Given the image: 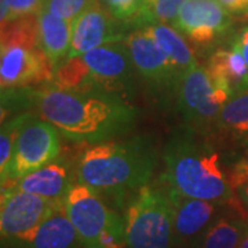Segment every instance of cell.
<instances>
[{"label":"cell","mask_w":248,"mask_h":248,"mask_svg":"<svg viewBox=\"0 0 248 248\" xmlns=\"http://www.w3.org/2000/svg\"><path fill=\"white\" fill-rule=\"evenodd\" d=\"M42 119L75 142L108 141L125 133L137 112L122 94L99 90H63L50 84L36 95Z\"/></svg>","instance_id":"1"},{"label":"cell","mask_w":248,"mask_h":248,"mask_svg":"<svg viewBox=\"0 0 248 248\" xmlns=\"http://www.w3.org/2000/svg\"><path fill=\"white\" fill-rule=\"evenodd\" d=\"M161 184L177 193L219 204L233 200L231 178L222 169L221 156L210 142L192 134L172 137L164 148Z\"/></svg>","instance_id":"2"},{"label":"cell","mask_w":248,"mask_h":248,"mask_svg":"<svg viewBox=\"0 0 248 248\" xmlns=\"http://www.w3.org/2000/svg\"><path fill=\"white\" fill-rule=\"evenodd\" d=\"M156 166L151 142L135 137L128 141H104L87 148L78 161V181L99 193L123 196L148 185Z\"/></svg>","instance_id":"3"},{"label":"cell","mask_w":248,"mask_h":248,"mask_svg":"<svg viewBox=\"0 0 248 248\" xmlns=\"http://www.w3.org/2000/svg\"><path fill=\"white\" fill-rule=\"evenodd\" d=\"M134 71L127 46L112 43L66 58L55 68L51 84L63 90H99L120 94L131 83Z\"/></svg>","instance_id":"4"},{"label":"cell","mask_w":248,"mask_h":248,"mask_svg":"<svg viewBox=\"0 0 248 248\" xmlns=\"http://www.w3.org/2000/svg\"><path fill=\"white\" fill-rule=\"evenodd\" d=\"M128 248H170L174 243L172 207L167 189L145 185L137 190L125 208Z\"/></svg>","instance_id":"5"},{"label":"cell","mask_w":248,"mask_h":248,"mask_svg":"<svg viewBox=\"0 0 248 248\" xmlns=\"http://www.w3.org/2000/svg\"><path fill=\"white\" fill-rule=\"evenodd\" d=\"M178 108L192 127L215 124L232 98L229 90L217 83L207 66H196L181 78L177 87Z\"/></svg>","instance_id":"6"},{"label":"cell","mask_w":248,"mask_h":248,"mask_svg":"<svg viewBox=\"0 0 248 248\" xmlns=\"http://www.w3.org/2000/svg\"><path fill=\"white\" fill-rule=\"evenodd\" d=\"M60 131L45 119L37 120L31 116L22 125L14 146L9 177L1 185H7L25 177L60 155Z\"/></svg>","instance_id":"7"},{"label":"cell","mask_w":248,"mask_h":248,"mask_svg":"<svg viewBox=\"0 0 248 248\" xmlns=\"http://www.w3.org/2000/svg\"><path fill=\"white\" fill-rule=\"evenodd\" d=\"M63 207V200H50L14 187L1 189L0 233L3 241L27 236L50 215Z\"/></svg>","instance_id":"8"},{"label":"cell","mask_w":248,"mask_h":248,"mask_svg":"<svg viewBox=\"0 0 248 248\" xmlns=\"http://www.w3.org/2000/svg\"><path fill=\"white\" fill-rule=\"evenodd\" d=\"M63 208L79 234L83 248H95L101 234L117 214L105 204L99 192L79 181L73 182L68 190Z\"/></svg>","instance_id":"9"},{"label":"cell","mask_w":248,"mask_h":248,"mask_svg":"<svg viewBox=\"0 0 248 248\" xmlns=\"http://www.w3.org/2000/svg\"><path fill=\"white\" fill-rule=\"evenodd\" d=\"M54 68L40 46L0 43L1 90L53 81Z\"/></svg>","instance_id":"10"},{"label":"cell","mask_w":248,"mask_h":248,"mask_svg":"<svg viewBox=\"0 0 248 248\" xmlns=\"http://www.w3.org/2000/svg\"><path fill=\"white\" fill-rule=\"evenodd\" d=\"M124 45L127 46L135 71L143 79L160 89H177L184 76L182 72L142 28L127 36Z\"/></svg>","instance_id":"11"},{"label":"cell","mask_w":248,"mask_h":248,"mask_svg":"<svg viewBox=\"0 0 248 248\" xmlns=\"http://www.w3.org/2000/svg\"><path fill=\"white\" fill-rule=\"evenodd\" d=\"M229 11L218 0H186L174 27L193 43L205 45L231 27Z\"/></svg>","instance_id":"12"},{"label":"cell","mask_w":248,"mask_h":248,"mask_svg":"<svg viewBox=\"0 0 248 248\" xmlns=\"http://www.w3.org/2000/svg\"><path fill=\"white\" fill-rule=\"evenodd\" d=\"M116 19L97 0L72 22V43L68 58L122 40L123 36L119 32Z\"/></svg>","instance_id":"13"},{"label":"cell","mask_w":248,"mask_h":248,"mask_svg":"<svg viewBox=\"0 0 248 248\" xmlns=\"http://www.w3.org/2000/svg\"><path fill=\"white\" fill-rule=\"evenodd\" d=\"M172 207L174 221V243L184 244L200 239L205 229L219 218L222 207L226 204L214 203L200 199H192L177 193L164 185Z\"/></svg>","instance_id":"14"},{"label":"cell","mask_w":248,"mask_h":248,"mask_svg":"<svg viewBox=\"0 0 248 248\" xmlns=\"http://www.w3.org/2000/svg\"><path fill=\"white\" fill-rule=\"evenodd\" d=\"M72 185L73 182L69 166L61 160H53L51 163L29 172L13 184L1 185V189L14 187L50 200H63Z\"/></svg>","instance_id":"15"},{"label":"cell","mask_w":248,"mask_h":248,"mask_svg":"<svg viewBox=\"0 0 248 248\" xmlns=\"http://www.w3.org/2000/svg\"><path fill=\"white\" fill-rule=\"evenodd\" d=\"M9 244L14 248H83L63 207L42 222L35 231Z\"/></svg>","instance_id":"16"},{"label":"cell","mask_w":248,"mask_h":248,"mask_svg":"<svg viewBox=\"0 0 248 248\" xmlns=\"http://www.w3.org/2000/svg\"><path fill=\"white\" fill-rule=\"evenodd\" d=\"M39 46L51 62L54 71L71 51L72 22L43 10L39 16Z\"/></svg>","instance_id":"17"},{"label":"cell","mask_w":248,"mask_h":248,"mask_svg":"<svg viewBox=\"0 0 248 248\" xmlns=\"http://www.w3.org/2000/svg\"><path fill=\"white\" fill-rule=\"evenodd\" d=\"M207 69L213 79L229 90L232 97L248 90V65L237 48L217 50L210 57Z\"/></svg>","instance_id":"18"},{"label":"cell","mask_w":248,"mask_h":248,"mask_svg":"<svg viewBox=\"0 0 248 248\" xmlns=\"http://www.w3.org/2000/svg\"><path fill=\"white\" fill-rule=\"evenodd\" d=\"M142 29L172 60L178 69L182 72V75L199 66L192 48L187 46L185 39L175 28H170L166 24H151L143 25Z\"/></svg>","instance_id":"19"},{"label":"cell","mask_w":248,"mask_h":248,"mask_svg":"<svg viewBox=\"0 0 248 248\" xmlns=\"http://www.w3.org/2000/svg\"><path fill=\"white\" fill-rule=\"evenodd\" d=\"M247 231L243 219L221 215L202 234L197 248H237Z\"/></svg>","instance_id":"20"},{"label":"cell","mask_w":248,"mask_h":248,"mask_svg":"<svg viewBox=\"0 0 248 248\" xmlns=\"http://www.w3.org/2000/svg\"><path fill=\"white\" fill-rule=\"evenodd\" d=\"M214 125L236 141L248 142V90L228 101Z\"/></svg>","instance_id":"21"},{"label":"cell","mask_w":248,"mask_h":248,"mask_svg":"<svg viewBox=\"0 0 248 248\" xmlns=\"http://www.w3.org/2000/svg\"><path fill=\"white\" fill-rule=\"evenodd\" d=\"M31 116L32 115H29V113L14 116L11 120L1 124V133H0V178H1V182H4L9 177L10 164H11V157H13V152H14L16 142H17L18 134Z\"/></svg>","instance_id":"22"},{"label":"cell","mask_w":248,"mask_h":248,"mask_svg":"<svg viewBox=\"0 0 248 248\" xmlns=\"http://www.w3.org/2000/svg\"><path fill=\"white\" fill-rule=\"evenodd\" d=\"M185 1L186 0H143L137 22H141L142 25H151L175 21Z\"/></svg>","instance_id":"23"},{"label":"cell","mask_w":248,"mask_h":248,"mask_svg":"<svg viewBox=\"0 0 248 248\" xmlns=\"http://www.w3.org/2000/svg\"><path fill=\"white\" fill-rule=\"evenodd\" d=\"M97 0H46L45 10L53 16L73 22Z\"/></svg>","instance_id":"24"},{"label":"cell","mask_w":248,"mask_h":248,"mask_svg":"<svg viewBox=\"0 0 248 248\" xmlns=\"http://www.w3.org/2000/svg\"><path fill=\"white\" fill-rule=\"evenodd\" d=\"M10 9V22L18 18L37 16L45 10L46 0H7Z\"/></svg>","instance_id":"25"},{"label":"cell","mask_w":248,"mask_h":248,"mask_svg":"<svg viewBox=\"0 0 248 248\" xmlns=\"http://www.w3.org/2000/svg\"><path fill=\"white\" fill-rule=\"evenodd\" d=\"M108 10L117 19H131L138 17L143 0H105Z\"/></svg>","instance_id":"26"},{"label":"cell","mask_w":248,"mask_h":248,"mask_svg":"<svg viewBox=\"0 0 248 248\" xmlns=\"http://www.w3.org/2000/svg\"><path fill=\"white\" fill-rule=\"evenodd\" d=\"M229 178L233 189L237 190L240 200L246 207H248V169L240 161L236 164Z\"/></svg>","instance_id":"27"},{"label":"cell","mask_w":248,"mask_h":248,"mask_svg":"<svg viewBox=\"0 0 248 248\" xmlns=\"http://www.w3.org/2000/svg\"><path fill=\"white\" fill-rule=\"evenodd\" d=\"M232 46L239 50L248 65V27H246L240 32Z\"/></svg>","instance_id":"28"},{"label":"cell","mask_w":248,"mask_h":248,"mask_svg":"<svg viewBox=\"0 0 248 248\" xmlns=\"http://www.w3.org/2000/svg\"><path fill=\"white\" fill-rule=\"evenodd\" d=\"M229 13L248 11V0H218Z\"/></svg>","instance_id":"29"},{"label":"cell","mask_w":248,"mask_h":248,"mask_svg":"<svg viewBox=\"0 0 248 248\" xmlns=\"http://www.w3.org/2000/svg\"><path fill=\"white\" fill-rule=\"evenodd\" d=\"M237 248H248V231L246 232V234H244V237L241 239Z\"/></svg>","instance_id":"30"},{"label":"cell","mask_w":248,"mask_h":248,"mask_svg":"<svg viewBox=\"0 0 248 248\" xmlns=\"http://www.w3.org/2000/svg\"><path fill=\"white\" fill-rule=\"evenodd\" d=\"M241 163H243V164H244V166H246V167H247V169H248V160H243Z\"/></svg>","instance_id":"31"}]
</instances>
